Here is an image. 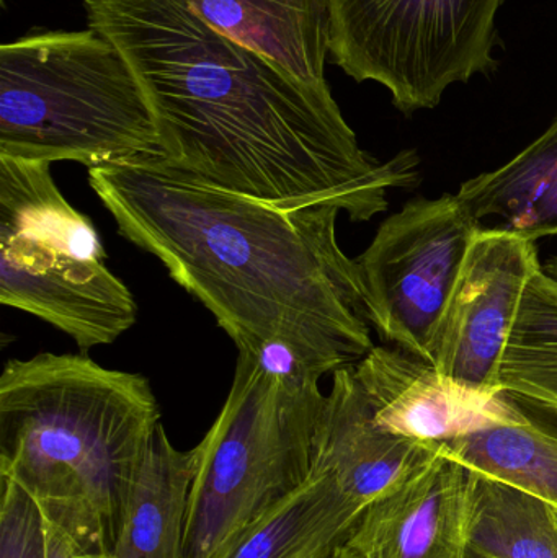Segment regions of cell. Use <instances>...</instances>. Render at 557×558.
<instances>
[{"label": "cell", "instance_id": "16", "mask_svg": "<svg viewBox=\"0 0 557 558\" xmlns=\"http://www.w3.org/2000/svg\"><path fill=\"white\" fill-rule=\"evenodd\" d=\"M365 510L326 474L255 521L225 558H324L349 539Z\"/></svg>", "mask_w": 557, "mask_h": 558}, {"label": "cell", "instance_id": "8", "mask_svg": "<svg viewBox=\"0 0 557 558\" xmlns=\"http://www.w3.org/2000/svg\"><path fill=\"white\" fill-rule=\"evenodd\" d=\"M481 221L458 195L415 198L355 258L366 317L383 340L434 364L448 302Z\"/></svg>", "mask_w": 557, "mask_h": 558}, {"label": "cell", "instance_id": "17", "mask_svg": "<svg viewBox=\"0 0 557 558\" xmlns=\"http://www.w3.org/2000/svg\"><path fill=\"white\" fill-rule=\"evenodd\" d=\"M457 195L480 221L499 216L533 242L557 235V114L538 140L499 169L467 180Z\"/></svg>", "mask_w": 557, "mask_h": 558}, {"label": "cell", "instance_id": "5", "mask_svg": "<svg viewBox=\"0 0 557 558\" xmlns=\"http://www.w3.org/2000/svg\"><path fill=\"white\" fill-rule=\"evenodd\" d=\"M320 377L239 351L218 418L196 446L183 558H225L265 513L313 477Z\"/></svg>", "mask_w": 557, "mask_h": 558}, {"label": "cell", "instance_id": "9", "mask_svg": "<svg viewBox=\"0 0 557 558\" xmlns=\"http://www.w3.org/2000/svg\"><path fill=\"white\" fill-rule=\"evenodd\" d=\"M542 267L536 242L507 228L481 229L435 344L434 366L448 389L476 403L502 390L500 367L520 302Z\"/></svg>", "mask_w": 557, "mask_h": 558}, {"label": "cell", "instance_id": "19", "mask_svg": "<svg viewBox=\"0 0 557 558\" xmlns=\"http://www.w3.org/2000/svg\"><path fill=\"white\" fill-rule=\"evenodd\" d=\"M500 386L557 405V281L543 267L523 292L500 367Z\"/></svg>", "mask_w": 557, "mask_h": 558}, {"label": "cell", "instance_id": "6", "mask_svg": "<svg viewBox=\"0 0 557 558\" xmlns=\"http://www.w3.org/2000/svg\"><path fill=\"white\" fill-rule=\"evenodd\" d=\"M0 302L64 331L82 350L137 318L94 225L62 196L51 163L0 156Z\"/></svg>", "mask_w": 557, "mask_h": 558}, {"label": "cell", "instance_id": "3", "mask_svg": "<svg viewBox=\"0 0 557 558\" xmlns=\"http://www.w3.org/2000/svg\"><path fill=\"white\" fill-rule=\"evenodd\" d=\"M160 425L141 374L107 369L85 354L10 360L0 376V477L38 505L87 508L113 549Z\"/></svg>", "mask_w": 557, "mask_h": 558}, {"label": "cell", "instance_id": "20", "mask_svg": "<svg viewBox=\"0 0 557 558\" xmlns=\"http://www.w3.org/2000/svg\"><path fill=\"white\" fill-rule=\"evenodd\" d=\"M45 521L46 558H111L104 524L87 508L39 505Z\"/></svg>", "mask_w": 557, "mask_h": 558}, {"label": "cell", "instance_id": "14", "mask_svg": "<svg viewBox=\"0 0 557 558\" xmlns=\"http://www.w3.org/2000/svg\"><path fill=\"white\" fill-rule=\"evenodd\" d=\"M376 423L386 432L422 442H447L481 426L486 403L448 389L437 367L402 350L373 347L355 364Z\"/></svg>", "mask_w": 557, "mask_h": 558}, {"label": "cell", "instance_id": "11", "mask_svg": "<svg viewBox=\"0 0 557 558\" xmlns=\"http://www.w3.org/2000/svg\"><path fill=\"white\" fill-rule=\"evenodd\" d=\"M438 449L440 442L402 438L376 423L355 364L332 374L314 439L313 474L329 475L363 510L424 468Z\"/></svg>", "mask_w": 557, "mask_h": 558}, {"label": "cell", "instance_id": "7", "mask_svg": "<svg viewBox=\"0 0 557 558\" xmlns=\"http://www.w3.org/2000/svg\"><path fill=\"white\" fill-rule=\"evenodd\" d=\"M506 0H329L330 54L356 82L375 81L404 114L497 68L496 16Z\"/></svg>", "mask_w": 557, "mask_h": 558}, {"label": "cell", "instance_id": "18", "mask_svg": "<svg viewBox=\"0 0 557 558\" xmlns=\"http://www.w3.org/2000/svg\"><path fill=\"white\" fill-rule=\"evenodd\" d=\"M471 474V550L489 558H557V507Z\"/></svg>", "mask_w": 557, "mask_h": 558}, {"label": "cell", "instance_id": "10", "mask_svg": "<svg viewBox=\"0 0 557 558\" xmlns=\"http://www.w3.org/2000/svg\"><path fill=\"white\" fill-rule=\"evenodd\" d=\"M473 474L440 449L373 504L346 546L356 558H467Z\"/></svg>", "mask_w": 557, "mask_h": 558}, {"label": "cell", "instance_id": "12", "mask_svg": "<svg viewBox=\"0 0 557 558\" xmlns=\"http://www.w3.org/2000/svg\"><path fill=\"white\" fill-rule=\"evenodd\" d=\"M471 472L557 507V405L502 389L487 400L480 428L441 442Z\"/></svg>", "mask_w": 557, "mask_h": 558}, {"label": "cell", "instance_id": "23", "mask_svg": "<svg viewBox=\"0 0 557 558\" xmlns=\"http://www.w3.org/2000/svg\"><path fill=\"white\" fill-rule=\"evenodd\" d=\"M543 270H545L546 275H549V277L555 278L557 281V257L549 258V260L543 265Z\"/></svg>", "mask_w": 557, "mask_h": 558}, {"label": "cell", "instance_id": "15", "mask_svg": "<svg viewBox=\"0 0 557 558\" xmlns=\"http://www.w3.org/2000/svg\"><path fill=\"white\" fill-rule=\"evenodd\" d=\"M195 448L180 451L160 425L137 472L111 558H183Z\"/></svg>", "mask_w": 557, "mask_h": 558}, {"label": "cell", "instance_id": "22", "mask_svg": "<svg viewBox=\"0 0 557 558\" xmlns=\"http://www.w3.org/2000/svg\"><path fill=\"white\" fill-rule=\"evenodd\" d=\"M324 558H356V556L343 544V546L337 547L332 554Z\"/></svg>", "mask_w": 557, "mask_h": 558}, {"label": "cell", "instance_id": "4", "mask_svg": "<svg viewBox=\"0 0 557 558\" xmlns=\"http://www.w3.org/2000/svg\"><path fill=\"white\" fill-rule=\"evenodd\" d=\"M162 153L143 87L95 28L0 48V156L87 169Z\"/></svg>", "mask_w": 557, "mask_h": 558}, {"label": "cell", "instance_id": "21", "mask_svg": "<svg viewBox=\"0 0 557 558\" xmlns=\"http://www.w3.org/2000/svg\"><path fill=\"white\" fill-rule=\"evenodd\" d=\"M0 558H46L45 521L39 505L2 478Z\"/></svg>", "mask_w": 557, "mask_h": 558}, {"label": "cell", "instance_id": "2", "mask_svg": "<svg viewBox=\"0 0 557 558\" xmlns=\"http://www.w3.org/2000/svg\"><path fill=\"white\" fill-rule=\"evenodd\" d=\"M126 241L162 262L234 341L291 351L319 377L373 348L355 260L332 206L278 208L211 185L162 153L88 169Z\"/></svg>", "mask_w": 557, "mask_h": 558}, {"label": "cell", "instance_id": "13", "mask_svg": "<svg viewBox=\"0 0 557 558\" xmlns=\"http://www.w3.org/2000/svg\"><path fill=\"white\" fill-rule=\"evenodd\" d=\"M206 25L270 62L294 81L330 92L329 0H186Z\"/></svg>", "mask_w": 557, "mask_h": 558}, {"label": "cell", "instance_id": "24", "mask_svg": "<svg viewBox=\"0 0 557 558\" xmlns=\"http://www.w3.org/2000/svg\"><path fill=\"white\" fill-rule=\"evenodd\" d=\"M467 558H489V557H484V556H480V554H476L474 553V550H468V556Z\"/></svg>", "mask_w": 557, "mask_h": 558}, {"label": "cell", "instance_id": "1", "mask_svg": "<svg viewBox=\"0 0 557 558\" xmlns=\"http://www.w3.org/2000/svg\"><path fill=\"white\" fill-rule=\"evenodd\" d=\"M136 74L167 159L278 208L332 206L365 222L419 182L414 150L378 162L330 92L314 90L206 25L186 0H82Z\"/></svg>", "mask_w": 557, "mask_h": 558}]
</instances>
